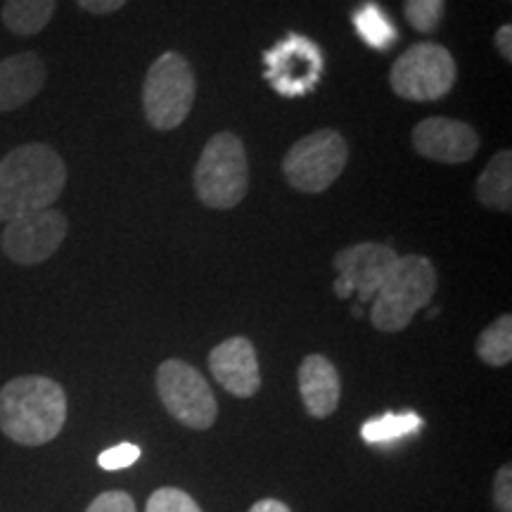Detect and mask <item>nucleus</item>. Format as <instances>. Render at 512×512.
Returning <instances> with one entry per match:
<instances>
[{"label":"nucleus","mask_w":512,"mask_h":512,"mask_svg":"<svg viewBox=\"0 0 512 512\" xmlns=\"http://www.w3.org/2000/svg\"><path fill=\"white\" fill-rule=\"evenodd\" d=\"M157 394L171 418L190 430H209L219 415L209 382L181 358H169L159 366Z\"/></svg>","instance_id":"6e6552de"},{"label":"nucleus","mask_w":512,"mask_h":512,"mask_svg":"<svg viewBox=\"0 0 512 512\" xmlns=\"http://www.w3.org/2000/svg\"><path fill=\"white\" fill-rule=\"evenodd\" d=\"M479 133L458 119L430 117L413 128V147L420 157L439 164H465L479 152Z\"/></svg>","instance_id":"f8f14e48"},{"label":"nucleus","mask_w":512,"mask_h":512,"mask_svg":"<svg viewBox=\"0 0 512 512\" xmlns=\"http://www.w3.org/2000/svg\"><path fill=\"white\" fill-rule=\"evenodd\" d=\"M396 259L399 254L394 252V247L382 245V242H361V245H351L337 252L332 259V266L339 273L335 280L337 297L349 299L356 292L363 304L373 302Z\"/></svg>","instance_id":"9b49d317"},{"label":"nucleus","mask_w":512,"mask_h":512,"mask_svg":"<svg viewBox=\"0 0 512 512\" xmlns=\"http://www.w3.org/2000/svg\"><path fill=\"white\" fill-rule=\"evenodd\" d=\"M477 197L486 209H512V152L501 150L491 157L486 169L477 178Z\"/></svg>","instance_id":"dca6fc26"},{"label":"nucleus","mask_w":512,"mask_h":512,"mask_svg":"<svg viewBox=\"0 0 512 512\" xmlns=\"http://www.w3.org/2000/svg\"><path fill=\"white\" fill-rule=\"evenodd\" d=\"M46 86V64L36 53H19L0 60V114L34 100Z\"/></svg>","instance_id":"2eb2a0df"},{"label":"nucleus","mask_w":512,"mask_h":512,"mask_svg":"<svg viewBox=\"0 0 512 512\" xmlns=\"http://www.w3.org/2000/svg\"><path fill=\"white\" fill-rule=\"evenodd\" d=\"M354 27L358 31V36H361L370 48L387 50L389 46H394L396 29L392 19L384 15L380 5L375 3L361 5V8L354 12Z\"/></svg>","instance_id":"6ab92c4d"},{"label":"nucleus","mask_w":512,"mask_h":512,"mask_svg":"<svg viewBox=\"0 0 512 512\" xmlns=\"http://www.w3.org/2000/svg\"><path fill=\"white\" fill-rule=\"evenodd\" d=\"M458 79L453 55L439 43H415L389 72L392 91L403 100L434 102L451 93Z\"/></svg>","instance_id":"0eeeda50"},{"label":"nucleus","mask_w":512,"mask_h":512,"mask_svg":"<svg viewBox=\"0 0 512 512\" xmlns=\"http://www.w3.org/2000/svg\"><path fill=\"white\" fill-rule=\"evenodd\" d=\"M67 422L62 384L43 375L15 377L0 389V432L22 446H43Z\"/></svg>","instance_id":"f03ea898"},{"label":"nucleus","mask_w":512,"mask_h":512,"mask_svg":"<svg viewBox=\"0 0 512 512\" xmlns=\"http://www.w3.org/2000/svg\"><path fill=\"white\" fill-rule=\"evenodd\" d=\"M249 512H292L283 501L278 498H264V501H256Z\"/></svg>","instance_id":"cd10ccee"},{"label":"nucleus","mask_w":512,"mask_h":512,"mask_svg":"<svg viewBox=\"0 0 512 512\" xmlns=\"http://www.w3.org/2000/svg\"><path fill=\"white\" fill-rule=\"evenodd\" d=\"M477 356L491 368H503L512 361V316L503 313L477 337Z\"/></svg>","instance_id":"a211bd4d"},{"label":"nucleus","mask_w":512,"mask_h":512,"mask_svg":"<svg viewBox=\"0 0 512 512\" xmlns=\"http://www.w3.org/2000/svg\"><path fill=\"white\" fill-rule=\"evenodd\" d=\"M57 0H5L3 24L17 36H34L48 27Z\"/></svg>","instance_id":"f3484780"},{"label":"nucleus","mask_w":512,"mask_h":512,"mask_svg":"<svg viewBox=\"0 0 512 512\" xmlns=\"http://www.w3.org/2000/svg\"><path fill=\"white\" fill-rule=\"evenodd\" d=\"M145 512H202L195 498L174 486H162L147 498Z\"/></svg>","instance_id":"4be33fe9"},{"label":"nucleus","mask_w":512,"mask_h":512,"mask_svg":"<svg viewBox=\"0 0 512 512\" xmlns=\"http://www.w3.org/2000/svg\"><path fill=\"white\" fill-rule=\"evenodd\" d=\"M138 458H140V448L136 444H119V446L107 448V451H102L98 458V465L102 470L114 472V470H124V467H131Z\"/></svg>","instance_id":"5701e85b"},{"label":"nucleus","mask_w":512,"mask_h":512,"mask_svg":"<svg viewBox=\"0 0 512 512\" xmlns=\"http://www.w3.org/2000/svg\"><path fill=\"white\" fill-rule=\"evenodd\" d=\"M494 503H496L498 512H512V467H510V463H505L501 470L496 472Z\"/></svg>","instance_id":"393cba45"},{"label":"nucleus","mask_w":512,"mask_h":512,"mask_svg":"<svg viewBox=\"0 0 512 512\" xmlns=\"http://www.w3.org/2000/svg\"><path fill=\"white\" fill-rule=\"evenodd\" d=\"M67 230V216L50 207L8 221L3 235H0V247L12 264L36 266L48 261L60 249L64 238H67Z\"/></svg>","instance_id":"1a4fd4ad"},{"label":"nucleus","mask_w":512,"mask_h":512,"mask_svg":"<svg viewBox=\"0 0 512 512\" xmlns=\"http://www.w3.org/2000/svg\"><path fill=\"white\" fill-rule=\"evenodd\" d=\"M195 192L209 209H233L249 190V162L242 140L223 131L209 138L195 166Z\"/></svg>","instance_id":"20e7f679"},{"label":"nucleus","mask_w":512,"mask_h":512,"mask_svg":"<svg viewBox=\"0 0 512 512\" xmlns=\"http://www.w3.org/2000/svg\"><path fill=\"white\" fill-rule=\"evenodd\" d=\"M299 394H302L304 408L311 418L323 420L337 411L342 384H339L337 368L332 366L330 358L323 354L304 358L299 366Z\"/></svg>","instance_id":"4468645a"},{"label":"nucleus","mask_w":512,"mask_h":512,"mask_svg":"<svg viewBox=\"0 0 512 512\" xmlns=\"http://www.w3.org/2000/svg\"><path fill=\"white\" fill-rule=\"evenodd\" d=\"M209 370L216 382L238 399H249L261 387L259 358L247 337H230L211 349Z\"/></svg>","instance_id":"ddd939ff"},{"label":"nucleus","mask_w":512,"mask_h":512,"mask_svg":"<svg viewBox=\"0 0 512 512\" xmlns=\"http://www.w3.org/2000/svg\"><path fill=\"white\" fill-rule=\"evenodd\" d=\"M437 271L427 256H399L373 299L370 320L380 332H401L437 292Z\"/></svg>","instance_id":"7ed1b4c3"},{"label":"nucleus","mask_w":512,"mask_h":512,"mask_svg":"<svg viewBox=\"0 0 512 512\" xmlns=\"http://www.w3.org/2000/svg\"><path fill=\"white\" fill-rule=\"evenodd\" d=\"M86 512H136V501L126 491H105L88 505Z\"/></svg>","instance_id":"b1692460"},{"label":"nucleus","mask_w":512,"mask_h":512,"mask_svg":"<svg viewBox=\"0 0 512 512\" xmlns=\"http://www.w3.org/2000/svg\"><path fill=\"white\" fill-rule=\"evenodd\" d=\"M496 50L501 53L505 62H512V27L510 24H503V27L496 31Z\"/></svg>","instance_id":"bb28decb"},{"label":"nucleus","mask_w":512,"mask_h":512,"mask_svg":"<svg viewBox=\"0 0 512 512\" xmlns=\"http://www.w3.org/2000/svg\"><path fill=\"white\" fill-rule=\"evenodd\" d=\"M197 81L183 55L164 53L147 69L143 83V112L157 131H174L188 119L195 105Z\"/></svg>","instance_id":"39448f33"},{"label":"nucleus","mask_w":512,"mask_h":512,"mask_svg":"<svg viewBox=\"0 0 512 512\" xmlns=\"http://www.w3.org/2000/svg\"><path fill=\"white\" fill-rule=\"evenodd\" d=\"M81 10L91 12V15H112V12L121 10L126 0H76Z\"/></svg>","instance_id":"a878e982"},{"label":"nucleus","mask_w":512,"mask_h":512,"mask_svg":"<svg viewBox=\"0 0 512 512\" xmlns=\"http://www.w3.org/2000/svg\"><path fill=\"white\" fill-rule=\"evenodd\" d=\"M444 10V0H403V12H406L408 24L420 34L437 31L441 19H444Z\"/></svg>","instance_id":"412c9836"},{"label":"nucleus","mask_w":512,"mask_h":512,"mask_svg":"<svg viewBox=\"0 0 512 512\" xmlns=\"http://www.w3.org/2000/svg\"><path fill=\"white\" fill-rule=\"evenodd\" d=\"M422 430V420L415 413H403V415H394L387 413L382 418L370 420L363 425V439L368 444H384V441H394L406 437V434H415Z\"/></svg>","instance_id":"aec40b11"},{"label":"nucleus","mask_w":512,"mask_h":512,"mask_svg":"<svg viewBox=\"0 0 512 512\" xmlns=\"http://www.w3.org/2000/svg\"><path fill=\"white\" fill-rule=\"evenodd\" d=\"M266 79L285 98H302L311 93L323 74V53L311 38L287 34L264 55Z\"/></svg>","instance_id":"9d476101"},{"label":"nucleus","mask_w":512,"mask_h":512,"mask_svg":"<svg viewBox=\"0 0 512 512\" xmlns=\"http://www.w3.org/2000/svg\"><path fill=\"white\" fill-rule=\"evenodd\" d=\"M349 162L347 140L335 128H320L297 140L283 159V174L294 190L318 195L342 176Z\"/></svg>","instance_id":"423d86ee"},{"label":"nucleus","mask_w":512,"mask_h":512,"mask_svg":"<svg viewBox=\"0 0 512 512\" xmlns=\"http://www.w3.org/2000/svg\"><path fill=\"white\" fill-rule=\"evenodd\" d=\"M67 183V164L46 143L19 145L0 162V221L50 209Z\"/></svg>","instance_id":"f257e3e1"}]
</instances>
